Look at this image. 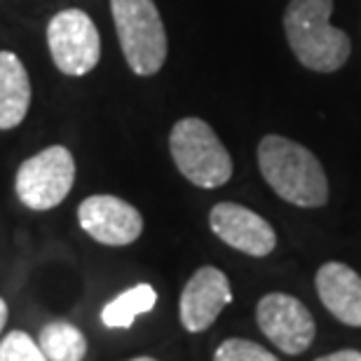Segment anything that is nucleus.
<instances>
[{
  "instance_id": "obj_1",
  "label": "nucleus",
  "mask_w": 361,
  "mask_h": 361,
  "mask_svg": "<svg viewBox=\"0 0 361 361\" xmlns=\"http://www.w3.org/2000/svg\"><path fill=\"white\" fill-rule=\"evenodd\" d=\"M258 167L268 185L288 204L317 209L329 202V180L322 162L310 148L286 136H263L258 143Z\"/></svg>"
},
{
  "instance_id": "obj_2",
  "label": "nucleus",
  "mask_w": 361,
  "mask_h": 361,
  "mask_svg": "<svg viewBox=\"0 0 361 361\" xmlns=\"http://www.w3.org/2000/svg\"><path fill=\"white\" fill-rule=\"evenodd\" d=\"M334 0H291L284 12L288 47L314 73H336L352 54L350 35L331 26Z\"/></svg>"
},
{
  "instance_id": "obj_3",
  "label": "nucleus",
  "mask_w": 361,
  "mask_h": 361,
  "mask_svg": "<svg viewBox=\"0 0 361 361\" xmlns=\"http://www.w3.org/2000/svg\"><path fill=\"white\" fill-rule=\"evenodd\" d=\"M115 31L127 66L136 75H155L167 61V31L153 0H111Z\"/></svg>"
},
{
  "instance_id": "obj_4",
  "label": "nucleus",
  "mask_w": 361,
  "mask_h": 361,
  "mask_svg": "<svg viewBox=\"0 0 361 361\" xmlns=\"http://www.w3.org/2000/svg\"><path fill=\"white\" fill-rule=\"evenodd\" d=\"M169 150L178 171L197 188H221L233 178V157L219 134L200 118H183L171 127Z\"/></svg>"
},
{
  "instance_id": "obj_5",
  "label": "nucleus",
  "mask_w": 361,
  "mask_h": 361,
  "mask_svg": "<svg viewBox=\"0 0 361 361\" xmlns=\"http://www.w3.org/2000/svg\"><path fill=\"white\" fill-rule=\"evenodd\" d=\"M75 183V160L68 148L49 146L19 164L14 190L21 204L33 212H49L68 197Z\"/></svg>"
},
{
  "instance_id": "obj_6",
  "label": "nucleus",
  "mask_w": 361,
  "mask_h": 361,
  "mask_svg": "<svg viewBox=\"0 0 361 361\" xmlns=\"http://www.w3.org/2000/svg\"><path fill=\"white\" fill-rule=\"evenodd\" d=\"M47 47L56 68L66 75H87L101 59V35L87 12L61 10L47 24Z\"/></svg>"
},
{
  "instance_id": "obj_7",
  "label": "nucleus",
  "mask_w": 361,
  "mask_h": 361,
  "mask_svg": "<svg viewBox=\"0 0 361 361\" xmlns=\"http://www.w3.org/2000/svg\"><path fill=\"white\" fill-rule=\"evenodd\" d=\"M258 326L284 355H302L314 341L317 324L310 310L288 293H268L256 307Z\"/></svg>"
},
{
  "instance_id": "obj_8",
  "label": "nucleus",
  "mask_w": 361,
  "mask_h": 361,
  "mask_svg": "<svg viewBox=\"0 0 361 361\" xmlns=\"http://www.w3.org/2000/svg\"><path fill=\"white\" fill-rule=\"evenodd\" d=\"M80 228L106 247H127L143 233V216L134 204L115 195H92L78 207Z\"/></svg>"
},
{
  "instance_id": "obj_9",
  "label": "nucleus",
  "mask_w": 361,
  "mask_h": 361,
  "mask_svg": "<svg viewBox=\"0 0 361 361\" xmlns=\"http://www.w3.org/2000/svg\"><path fill=\"white\" fill-rule=\"evenodd\" d=\"M209 226L221 242L247 256L265 258L277 247V233L270 223L263 216L242 204H235V202L216 204L209 214Z\"/></svg>"
},
{
  "instance_id": "obj_10",
  "label": "nucleus",
  "mask_w": 361,
  "mask_h": 361,
  "mask_svg": "<svg viewBox=\"0 0 361 361\" xmlns=\"http://www.w3.org/2000/svg\"><path fill=\"white\" fill-rule=\"evenodd\" d=\"M233 302V291L226 272L204 265L188 279L178 302L180 324L188 334H202L219 319L223 307Z\"/></svg>"
},
{
  "instance_id": "obj_11",
  "label": "nucleus",
  "mask_w": 361,
  "mask_h": 361,
  "mask_svg": "<svg viewBox=\"0 0 361 361\" xmlns=\"http://www.w3.org/2000/svg\"><path fill=\"white\" fill-rule=\"evenodd\" d=\"M317 293L336 319L361 326V277L345 263L331 261L317 270Z\"/></svg>"
},
{
  "instance_id": "obj_12",
  "label": "nucleus",
  "mask_w": 361,
  "mask_h": 361,
  "mask_svg": "<svg viewBox=\"0 0 361 361\" xmlns=\"http://www.w3.org/2000/svg\"><path fill=\"white\" fill-rule=\"evenodd\" d=\"M31 108V78L14 52H0V129H14Z\"/></svg>"
},
{
  "instance_id": "obj_13",
  "label": "nucleus",
  "mask_w": 361,
  "mask_h": 361,
  "mask_svg": "<svg viewBox=\"0 0 361 361\" xmlns=\"http://www.w3.org/2000/svg\"><path fill=\"white\" fill-rule=\"evenodd\" d=\"M38 345L47 361H82L87 355V338L71 322H49L42 326Z\"/></svg>"
},
{
  "instance_id": "obj_14",
  "label": "nucleus",
  "mask_w": 361,
  "mask_h": 361,
  "mask_svg": "<svg viewBox=\"0 0 361 361\" xmlns=\"http://www.w3.org/2000/svg\"><path fill=\"white\" fill-rule=\"evenodd\" d=\"M157 293L150 284H136L122 291L118 298L106 302L101 310V322L108 329H129L139 314H146L155 307Z\"/></svg>"
},
{
  "instance_id": "obj_15",
  "label": "nucleus",
  "mask_w": 361,
  "mask_h": 361,
  "mask_svg": "<svg viewBox=\"0 0 361 361\" xmlns=\"http://www.w3.org/2000/svg\"><path fill=\"white\" fill-rule=\"evenodd\" d=\"M0 361H47L40 345L24 331H10L0 341Z\"/></svg>"
},
{
  "instance_id": "obj_16",
  "label": "nucleus",
  "mask_w": 361,
  "mask_h": 361,
  "mask_svg": "<svg viewBox=\"0 0 361 361\" xmlns=\"http://www.w3.org/2000/svg\"><path fill=\"white\" fill-rule=\"evenodd\" d=\"M214 361H279L261 345L244 341V338H228L219 345Z\"/></svg>"
},
{
  "instance_id": "obj_17",
  "label": "nucleus",
  "mask_w": 361,
  "mask_h": 361,
  "mask_svg": "<svg viewBox=\"0 0 361 361\" xmlns=\"http://www.w3.org/2000/svg\"><path fill=\"white\" fill-rule=\"evenodd\" d=\"M314 361H361V352L357 350H341V352H334V355H326V357H319Z\"/></svg>"
},
{
  "instance_id": "obj_18",
  "label": "nucleus",
  "mask_w": 361,
  "mask_h": 361,
  "mask_svg": "<svg viewBox=\"0 0 361 361\" xmlns=\"http://www.w3.org/2000/svg\"><path fill=\"white\" fill-rule=\"evenodd\" d=\"M5 322H7V302L0 298V331H3Z\"/></svg>"
},
{
  "instance_id": "obj_19",
  "label": "nucleus",
  "mask_w": 361,
  "mask_h": 361,
  "mask_svg": "<svg viewBox=\"0 0 361 361\" xmlns=\"http://www.w3.org/2000/svg\"><path fill=\"white\" fill-rule=\"evenodd\" d=\"M129 361H157L153 357H136V359H129Z\"/></svg>"
}]
</instances>
